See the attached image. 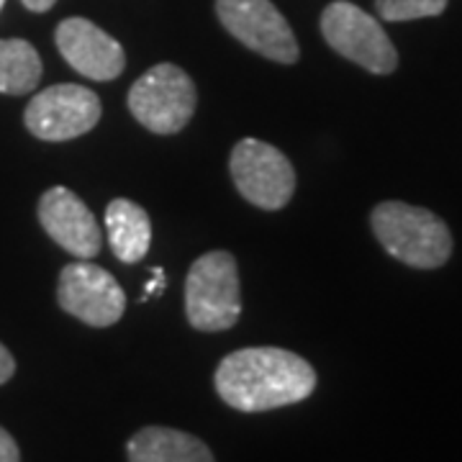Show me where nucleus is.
<instances>
[{"label": "nucleus", "mask_w": 462, "mask_h": 462, "mask_svg": "<svg viewBox=\"0 0 462 462\" xmlns=\"http://www.w3.org/2000/svg\"><path fill=\"white\" fill-rule=\"evenodd\" d=\"M216 393L242 413L300 403L316 391V370L281 346H247L226 355L214 375Z\"/></svg>", "instance_id": "obj_1"}, {"label": "nucleus", "mask_w": 462, "mask_h": 462, "mask_svg": "<svg viewBox=\"0 0 462 462\" xmlns=\"http://www.w3.org/2000/svg\"><path fill=\"white\" fill-rule=\"evenodd\" d=\"M370 226L383 249L416 270H437L452 257V234L437 214L403 200H383L370 214Z\"/></svg>", "instance_id": "obj_2"}, {"label": "nucleus", "mask_w": 462, "mask_h": 462, "mask_svg": "<svg viewBox=\"0 0 462 462\" xmlns=\"http://www.w3.org/2000/svg\"><path fill=\"white\" fill-rule=\"evenodd\" d=\"M242 314L239 270L231 252L214 249L190 264L185 278V316L199 331H226Z\"/></svg>", "instance_id": "obj_3"}, {"label": "nucleus", "mask_w": 462, "mask_h": 462, "mask_svg": "<svg viewBox=\"0 0 462 462\" xmlns=\"http://www.w3.org/2000/svg\"><path fill=\"white\" fill-rule=\"evenodd\" d=\"M126 103L134 118L152 134H178L196 114L199 93L182 67L162 62L132 85Z\"/></svg>", "instance_id": "obj_4"}, {"label": "nucleus", "mask_w": 462, "mask_h": 462, "mask_svg": "<svg viewBox=\"0 0 462 462\" xmlns=\"http://www.w3.org/2000/svg\"><path fill=\"white\" fill-rule=\"evenodd\" d=\"M321 33L331 50L373 75H391L398 67V51L380 21L363 8L337 0L321 14Z\"/></svg>", "instance_id": "obj_5"}, {"label": "nucleus", "mask_w": 462, "mask_h": 462, "mask_svg": "<svg viewBox=\"0 0 462 462\" xmlns=\"http://www.w3.org/2000/svg\"><path fill=\"white\" fill-rule=\"evenodd\" d=\"M229 170L242 199L263 211H281L293 199L296 170L281 149L267 142L242 139L231 149Z\"/></svg>", "instance_id": "obj_6"}, {"label": "nucleus", "mask_w": 462, "mask_h": 462, "mask_svg": "<svg viewBox=\"0 0 462 462\" xmlns=\"http://www.w3.org/2000/svg\"><path fill=\"white\" fill-rule=\"evenodd\" d=\"M100 114V98L90 88L60 83L44 88L29 100L23 124L42 142H67L96 129Z\"/></svg>", "instance_id": "obj_7"}, {"label": "nucleus", "mask_w": 462, "mask_h": 462, "mask_svg": "<svg viewBox=\"0 0 462 462\" xmlns=\"http://www.w3.org/2000/svg\"><path fill=\"white\" fill-rule=\"evenodd\" d=\"M216 16L247 50L278 65H296L298 42L291 23L270 0H216Z\"/></svg>", "instance_id": "obj_8"}, {"label": "nucleus", "mask_w": 462, "mask_h": 462, "mask_svg": "<svg viewBox=\"0 0 462 462\" xmlns=\"http://www.w3.org/2000/svg\"><path fill=\"white\" fill-rule=\"evenodd\" d=\"M57 300L62 311L96 329L114 327L126 311V293L121 291L118 281L90 260H78L62 267Z\"/></svg>", "instance_id": "obj_9"}, {"label": "nucleus", "mask_w": 462, "mask_h": 462, "mask_svg": "<svg viewBox=\"0 0 462 462\" xmlns=\"http://www.w3.org/2000/svg\"><path fill=\"white\" fill-rule=\"evenodd\" d=\"M54 42L67 65L88 80L108 83L126 67L124 47L88 18H65L54 32Z\"/></svg>", "instance_id": "obj_10"}, {"label": "nucleus", "mask_w": 462, "mask_h": 462, "mask_svg": "<svg viewBox=\"0 0 462 462\" xmlns=\"http://www.w3.org/2000/svg\"><path fill=\"white\" fill-rule=\"evenodd\" d=\"M39 224L60 247L78 260H93L103 247V234L93 211L69 188H50L39 199Z\"/></svg>", "instance_id": "obj_11"}, {"label": "nucleus", "mask_w": 462, "mask_h": 462, "mask_svg": "<svg viewBox=\"0 0 462 462\" xmlns=\"http://www.w3.org/2000/svg\"><path fill=\"white\" fill-rule=\"evenodd\" d=\"M129 462H216L199 437L170 427H144L126 445Z\"/></svg>", "instance_id": "obj_12"}, {"label": "nucleus", "mask_w": 462, "mask_h": 462, "mask_svg": "<svg viewBox=\"0 0 462 462\" xmlns=\"http://www.w3.org/2000/svg\"><path fill=\"white\" fill-rule=\"evenodd\" d=\"M106 229L116 260L134 264L144 260L152 245L149 214L129 199H116L106 208Z\"/></svg>", "instance_id": "obj_13"}, {"label": "nucleus", "mask_w": 462, "mask_h": 462, "mask_svg": "<svg viewBox=\"0 0 462 462\" xmlns=\"http://www.w3.org/2000/svg\"><path fill=\"white\" fill-rule=\"evenodd\" d=\"M42 80V57L26 39H0V93L26 96Z\"/></svg>", "instance_id": "obj_14"}, {"label": "nucleus", "mask_w": 462, "mask_h": 462, "mask_svg": "<svg viewBox=\"0 0 462 462\" xmlns=\"http://www.w3.org/2000/svg\"><path fill=\"white\" fill-rule=\"evenodd\" d=\"M383 21H416L445 14L447 0H375Z\"/></svg>", "instance_id": "obj_15"}, {"label": "nucleus", "mask_w": 462, "mask_h": 462, "mask_svg": "<svg viewBox=\"0 0 462 462\" xmlns=\"http://www.w3.org/2000/svg\"><path fill=\"white\" fill-rule=\"evenodd\" d=\"M0 462H21L16 439L8 431L0 427Z\"/></svg>", "instance_id": "obj_16"}, {"label": "nucleus", "mask_w": 462, "mask_h": 462, "mask_svg": "<svg viewBox=\"0 0 462 462\" xmlns=\"http://www.w3.org/2000/svg\"><path fill=\"white\" fill-rule=\"evenodd\" d=\"M162 288H165V270H162V267H154V270H152V281L144 285V296L139 298V303H144V300L152 296H160Z\"/></svg>", "instance_id": "obj_17"}, {"label": "nucleus", "mask_w": 462, "mask_h": 462, "mask_svg": "<svg viewBox=\"0 0 462 462\" xmlns=\"http://www.w3.org/2000/svg\"><path fill=\"white\" fill-rule=\"evenodd\" d=\"M14 373H16V360L5 346L0 345V385L14 378Z\"/></svg>", "instance_id": "obj_18"}, {"label": "nucleus", "mask_w": 462, "mask_h": 462, "mask_svg": "<svg viewBox=\"0 0 462 462\" xmlns=\"http://www.w3.org/2000/svg\"><path fill=\"white\" fill-rule=\"evenodd\" d=\"M21 3H23L29 11H33V14H44V11H50L57 0H21Z\"/></svg>", "instance_id": "obj_19"}, {"label": "nucleus", "mask_w": 462, "mask_h": 462, "mask_svg": "<svg viewBox=\"0 0 462 462\" xmlns=\"http://www.w3.org/2000/svg\"><path fill=\"white\" fill-rule=\"evenodd\" d=\"M3 5H5V0H0V11H3Z\"/></svg>", "instance_id": "obj_20"}]
</instances>
